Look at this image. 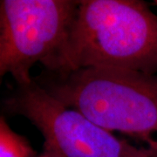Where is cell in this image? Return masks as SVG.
<instances>
[{"label":"cell","mask_w":157,"mask_h":157,"mask_svg":"<svg viewBox=\"0 0 157 157\" xmlns=\"http://www.w3.org/2000/svg\"><path fill=\"white\" fill-rule=\"evenodd\" d=\"M157 72V16L138 0H81L60 49L46 67Z\"/></svg>","instance_id":"obj_1"},{"label":"cell","mask_w":157,"mask_h":157,"mask_svg":"<svg viewBox=\"0 0 157 157\" xmlns=\"http://www.w3.org/2000/svg\"><path fill=\"white\" fill-rule=\"evenodd\" d=\"M67 107L108 132L128 135L157 157V75L119 68L56 73L40 85Z\"/></svg>","instance_id":"obj_2"},{"label":"cell","mask_w":157,"mask_h":157,"mask_svg":"<svg viewBox=\"0 0 157 157\" xmlns=\"http://www.w3.org/2000/svg\"><path fill=\"white\" fill-rule=\"evenodd\" d=\"M79 1L1 0L0 75L30 85L31 69L48 66L67 38Z\"/></svg>","instance_id":"obj_3"},{"label":"cell","mask_w":157,"mask_h":157,"mask_svg":"<svg viewBox=\"0 0 157 157\" xmlns=\"http://www.w3.org/2000/svg\"><path fill=\"white\" fill-rule=\"evenodd\" d=\"M9 113L22 115L45 139L44 148L57 157H152L67 107L36 81L17 88L5 101Z\"/></svg>","instance_id":"obj_4"},{"label":"cell","mask_w":157,"mask_h":157,"mask_svg":"<svg viewBox=\"0 0 157 157\" xmlns=\"http://www.w3.org/2000/svg\"><path fill=\"white\" fill-rule=\"evenodd\" d=\"M27 140L9 127L6 119H0V157H35Z\"/></svg>","instance_id":"obj_5"},{"label":"cell","mask_w":157,"mask_h":157,"mask_svg":"<svg viewBox=\"0 0 157 157\" xmlns=\"http://www.w3.org/2000/svg\"><path fill=\"white\" fill-rule=\"evenodd\" d=\"M35 157H57L54 154H52V153H51L50 151H47V150H45L44 149V152L39 155V156H35Z\"/></svg>","instance_id":"obj_6"}]
</instances>
